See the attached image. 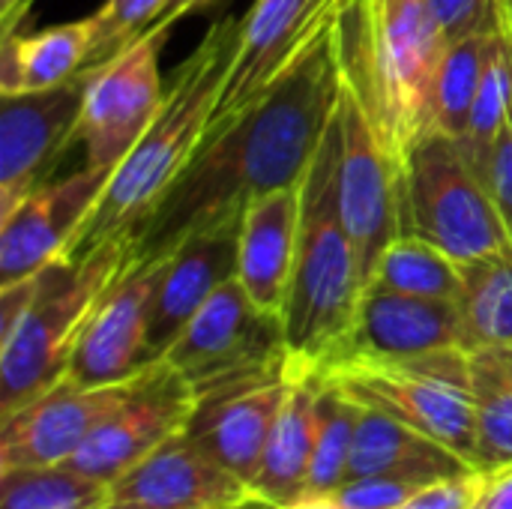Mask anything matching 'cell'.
<instances>
[{
    "instance_id": "obj_1",
    "label": "cell",
    "mask_w": 512,
    "mask_h": 509,
    "mask_svg": "<svg viewBox=\"0 0 512 509\" xmlns=\"http://www.w3.org/2000/svg\"><path fill=\"white\" fill-rule=\"evenodd\" d=\"M342 75L330 39L261 102L210 132L183 174L135 231L138 261L165 258L192 234L228 219L273 189L300 186L336 120Z\"/></svg>"
},
{
    "instance_id": "obj_2",
    "label": "cell",
    "mask_w": 512,
    "mask_h": 509,
    "mask_svg": "<svg viewBox=\"0 0 512 509\" xmlns=\"http://www.w3.org/2000/svg\"><path fill=\"white\" fill-rule=\"evenodd\" d=\"M447 36L429 0H345L333 24L342 87L360 102L399 177L429 132Z\"/></svg>"
},
{
    "instance_id": "obj_3",
    "label": "cell",
    "mask_w": 512,
    "mask_h": 509,
    "mask_svg": "<svg viewBox=\"0 0 512 509\" xmlns=\"http://www.w3.org/2000/svg\"><path fill=\"white\" fill-rule=\"evenodd\" d=\"M237 24L240 21L231 15L219 18L201 36L195 51L174 69L159 114L141 141L129 150V156L114 168L78 249H87L114 234H135L171 189V183L192 162L213 126L216 102L222 96L237 42Z\"/></svg>"
},
{
    "instance_id": "obj_4",
    "label": "cell",
    "mask_w": 512,
    "mask_h": 509,
    "mask_svg": "<svg viewBox=\"0 0 512 509\" xmlns=\"http://www.w3.org/2000/svg\"><path fill=\"white\" fill-rule=\"evenodd\" d=\"M366 279L336 210V120L303 183V231L282 312L285 363L294 372L330 369L348 345Z\"/></svg>"
},
{
    "instance_id": "obj_5",
    "label": "cell",
    "mask_w": 512,
    "mask_h": 509,
    "mask_svg": "<svg viewBox=\"0 0 512 509\" xmlns=\"http://www.w3.org/2000/svg\"><path fill=\"white\" fill-rule=\"evenodd\" d=\"M135 234H114L48 264L36 297L0 342V417L66 378L72 351L105 291L135 264Z\"/></svg>"
},
{
    "instance_id": "obj_6",
    "label": "cell",
    "mask_w": 512,
    "mask_h": 509,
    "mask_svg": "<svg viewBox=\"0 0 512 509\" xmlns=\"http://www.w3.org/2000/svg\"><path fill=\"white\" fill-rule=\"evenodd\" d=\"M363 408L435 438L477 468V420L471 360L465 348H444L396 360H342L318 372Z\"/></svg>"
},
{
    "instance_id": "obj_7",
    "label": "cell",
    "mask_w": 512,
    "mask_h": 509,
    "mask_svg": "<svg viewBox=\"0 0 512 509\" xmlns=\"http://www.w3.org/2000/svg\"><path fill=\"white\" fill-rule=\"evenodd\" d=\"M402 222L444 249L459 264L512 252L504 222L486 180L471 168L453 138L423 135L402 168Z\"/></svg>"
},
{
    "instance_id": "obj_8",
    "label": "cell",
    "mask_w": 512,
    "mask_h": 509,
    "mask_svg": "<svg viewBox=\"0 0 512 509\" xmlns=\"http://www.w3.org/2000/svg\"><path fill=\"white\" fill-rule=\"evenodd\" d=\"M342 6L345 0H255L237 24L210 132L237 120L315 54L330 39Z\"/></svg>"
},
{
    "instance_id": "obj_9",
    "label": "cell",
    "mask_w": 512,
    "mask_h": 509,
    "mask_svg": "<svg viewBox=\"0 0 512 509\" xmlns=\"http://www.w3.org/2000/svg\"><path fill=\"white\" fill-rule=\"evenodd\" d=\"M171 27L159 18L120 54L84 69L78 144L87 168L114 171L159 114L165 99L159 51Z\"/></svg>"
},
{
    "instance_id": "obj_10",
    "label": "cell",
    "mask_w": 512,
    "mask_h": 509,
    "mask_svg": "<svg viewBox=\"0 0 512 509\" xmlns=\"http://www.w3.org/2000/svg\"><path fill=\"white\" fill-rule=\"evenodd\" d=\"M282 357V321L264 315L249 300L240 279L231 276L195 312L162 360L201 396L219 384L264 372Z\"/></svg>"
},
{
    "instance_id": "obj_11",
    "label": "cell",
    "mask_w": 512,
    "mask_h": 509,
    "mask_svg": "<svg viewBox=\"0 0 512 509\" xmlns=\"http://www.w3.org/2000/svg\"><path fill=\"white\" fill-rule=\"evenodd\" d=\"M336 210L369 279L381 252L405 234L402 177L345 87L336 111Z\"/></svg>"
},
{
    "instance_id": "obj_12",
    "label": "cell",
    "mask_w": 512,
    "mask_h": 509,
    "mask_svg": "<svg viewBox=\"0 0 512 509\" xmlns=\"http://www.w3.org/2000/svg\"><path fill=\"white\" fill-rule=\"evenodd\" d=\"M195 405L198 396L192 384L159 360L138 378L129 399L90 432L66 468L111 486L171 435L183 432Z\"/></svg>"
},
{
    "instance_id": "obj_13",
    "label": "cell",
    "mask_w": 512,
    "mask_h": 509,
    "mask_svg": "<svg viewBox=\"0 0 512 509\" xmlns=\"http://www.w3.org/2000/svg\"><path fill=\"white\" fill-rule=\"evenodd\" d=\"M114 171L81 168L33 189L0 219V285L18 282L75 255Z\"/></svg>"
},
{
    "instance_id": "obj_14",
    "label": "cell",
    "mask_w": 512,
    "mask_h": 509,
    "mask_svg": "<svg viewBox=\"0 0 512 509\" xmlns=\"http://www.w3.org/2000/svg\"><path fill=\"white\" fill-rule=\"evenodd\" d=\"M288 390L291 375L282 357L264 372L201 393L183 432L252 492Z\"/></svg>"
},
{
    "instance_id": "obj_15",
    "label": "cell",
    "mask_w": 512,
    "mask_h": 509,
    "mask_svg": "<svg viewBox=\"0 0 512 509\" xmlns=\"http://www.w3.org/2000/svg\"><path fill=\"white\" fill-rule=\"evenodd\" d=\"M81 102L84 72L54 90L0 96V219L48 183L45 174L78 141Z\"/></svg>"
},
{
    "instance_id": "obj_16",
    "label": "cell",
    "mask_w": 512,
    "mask_h": 509,
    "mask_svg": "<svg viewBox=\"0 0 512 509\" xmlns=\"http://www.w3.org/2000/svg\"><path fill=\"white\" fill-rule=\"evenodd\" d=\"M165 261L168 255L147 261L135 258V264L105 291L72 351L66 369V378L72 384H123L153 366L147 348V321Z\"/></svg>"
},
{
    "instance_id": "obj_17",
    "label": "cell",
    "mask_w": 512,
    "mask_h": 509,
    "mask_svg": "<svg viewBox=\"0 0 512 509\" xmlns=\"http://www.w3.org/2000/svg\"><path fill=\"white\" fill-rule=\"evenodd\" d=\"M138 378L108 387H81L63 378L24 408L0 417V474L66 465L90 432L129 399Z\"/></svg>"
},
{
    "instance_id": "obj_18",
    "label": "cell",
    "mask_w": 512,
    "mask_h": 509,
    "mask_svg": "<svg viewBox=\"0 0 512 509\" xmlns=\"http://www.w3.org/2000/svg\"><path fill=\"white\" fill-rule=\"evenodd\" d=\"M237 234L240 219H228L192 234L174 252H168L147 321V348L153 363L165 357V351L213 297V291L237 276Z\"/></svg>"
},
{
    "instance_id": "obj_19",
    "label": "cell",
    "mask_w": 512,
    "mask_h": 509,
    "mask_svg": "<svg viewBox=\"0 0 512 509\" xmlns=\"http://www.w3.org/2000/svg\"><path fill=\"white\" fill-rule=\"evenodd\" d=\"M444 348H462V312L456 300H429L366 285L354 330L336 363L354 357L396 360Z\"/></svg>"
},
{
    "instance_id": "obj_20",
    "label": "cell",
    "mask_w": 512,
    "mask_h": 509,
    "mask_svg": "<svg viewBox=\"0 0 512 509\" xmlns=\"http://www.w3.org/2000/svg\"><path fill=\"white\" fill-rule=\"evenodd\" d=\"M249 495V486L192 444L186 432L171 435L111 483L114 501L150 509H234Z\"/></svg>"
},
{
    "instance_id": "obj_21",
    "label": "cell",
    "mask_w": 512,
    "mask_h": 509,
    "mask_svg": "<svg viewBox=\"0 0 512 509\" xmlns=\"http://www.w3.org/2000/svg\"><path fill=\"white\" fill-rule=\"evenodd\" d=\"M306 183V180H303ZM303 183L264 192L243 207L237 234V279L249 300L282 321L303 231Z\"/></svg>"
},
{
    "instance_id": "obj_22",
    "label": "cell",
    "mask_w": 512,
    "mask_h": 509,
    "mask_svg": "<svg viewBox=\"0 0 512 509\" xmlns=\"http://www.w3.org/2000/svg\"><path fill=\"white\" fill-rule=\"evenodd\" d=\"M471 471H477V468L468 465L450 447L438 444L435 438L399 423L390 414L360 405L348 480L408 477V480H420V483H435V480L462 477Z\"/></svg>"
},
{
    "instance_id": "obj_23",
    "label": "cell",
    "mask_w": 512,
    "mask_h": 509,
    "mask_svg": "<svg viewBox=\"0 0 512 509\" xmlns=\"http://www.w3.org/2000/svg\"><path fill=\"white\" fill-rule=\"evenodd\" d=\"M288 366V363H285ZM291 390L267 441L258 477L252 483V495L276 504L291 507L306 498L309 468L318 441V396H321V375L318 372H294Z\"/></svg>"
},
{
    "instance_id": "obj_24",
    "label": "cell",
    "mask_w": 512,
    "mask_h": 509,
    "mask_svg": "<svg viewBox=\"0 0 512 509\" xmlns=\"http://www.w3.org/2000/svg\"><path fill=\"white\" fill-rule=\"evenodd\" d=\"M90 21H69L0 39V96L54 90L87 69Z\"/></svg>"
},
{
    "instance_id": "obj_25",
    "label": "cell",
    "mask_w": 512,
    "mask_h": 509,
    "mask_svg": "<svg viewBox=\"0 0 512 509\" xmlns=\"http://www.w3.org/2000/svg\"><path fill=\"white\" fill-rule=\"evenodd\" d=\"M471 396L477 420V471L495 474L512 468V348H474Z\"/></svg>"
},
{
    "instance_id": "obj_26",
    "label": "cell",
    "mask_w": 512,
    "mask_h": 509,
    "mask_svg": "<svg viewBox=\"0 0 512 509\" xmlns=\"http://www.w3.org/2000/svg\"><path fill=\"white\" fill-rule=\"evenodd\" d=\"M462 348H512V252L462 264Z\"/></svg>"
},
{
    "instance_id": "obj_27",
    "label": "cell",
    "mask_w": 512,
    "mask_h": 509,
    "mask_svg": "<svg viewBox=\"0 0 512 509\" xmlns=\"http://www.w3.org/2000/svg\"><path fill=\"white\" fill-rule=\"evenodd\" d=\"M366 285L411 294V297H429V300H456L462 297V264L450 258L435 243L417 237V234H399L375 261Z\"/></svg>"
},
{
    "instance_id": "obj_28",
    "label": "cell",
    "mask_w": 512,
    "mask_h": 509,
    "mask_svg": "<svg viewBox=\"0 0 512 509\" xmlns=\"http://www.w3.org/2000/svg\"><path fill=\"white\" fill-rule=\"evenodd\" d=\"M492 39H495V30L462 36L447 45V51L438 63V72H435V84H432L429 132L462 141L483 72H486Z\"/></svg>"
},
{
    "instance_id": "obj_29",
    "label": "cell",
    "mask_w": 512,
    "mask_h": 509,
    "mask_svg": "<svg viewBox=\"0 0 512 509\" xmlns=\"http://www.w3.org/2000/svg\"><path fill=\"white\" fill-rule=\"evenodd\" d=\"M512 114V36L510 30L498 21L495 39H492V51L486 60V72L465 126V135L459 144V150L465 153V159L471 162V168L486 180V165L492 156V147L498 141V135L504 132L507 120Z\"/></svg>"
},
{
    "instance_id": "obj_30",
    "label": "cell",
    "mask_w": 512,
    "mask_h": 509,
    "mask_svg": "<svg viewBox=\"0 0 512 509\" xmlns=\"http://www.w3.org/2000/svg\"><path fill=\"white\" fill-rule=\"evenodd\" d=\"M111 486L66 465L15 468L0 477V509H102Z\"/></svg>"
},
{
    "instance_id": "obj_31",
    "label": "cell",
    "mask_w": 512,
    "mask_h": 509,
    "mask_svg": "<svg viewBox=\"0 0 512 509\" xmlns=\"http://www.w3.org/2000/svg\"><path fill=\"white\" fill-rule=\"evenodd\" d=\"M360 420V405L345 396L336 384L321 378L318 396V441L309 468V495H336L348 483V465L354 450V432Z\"/></svg>"
},
{
    "instance_id": "obj_32",
    "label": "cell",
    "mask_w": 512,
    "mask_h": 509,
    "mask_svg": "<svg viewBox=\"0 0 512 509\" xmlns=\"http://www.w3.org/2000/svg\"><path fill=\"white\" fill-rule=\"evenodd\" d=\"M171 0H105L90 21V57L87 69L111 60L126 45H132L144 30H150L165 12Z\"/></svg>"
},
{
    "instance_id": "obj_33",
    "label": "cell",
    "mask_w": 512,
    "mask_h": 509,
    "mask_svg": "<svg viewBox=\"0 0 512 509\" xmlns=\"http://www.w3.org/2000/svg\"><path fill=\"white\" fill-rule=\"evenodd\" d=\"M423 486L429 483L408 477H357L348 480L333 498L348 509H399Z\"/></svg>"
},
{
    "instance_id": "obj_34",
    "label": "cell",
    "mask_w": 512,
    "mask_h": 509,
    "mask_svg": "<svg viewBox=\"0 0 512 509\" xmlns=\"http://www.w3.org/2000/svg\"><path fill=\"white\" fill-rule=\"evenodd\" d=\"M447 42L498 30V0H429Z\"/></svg>"
},
{
    "instance_id": "obj_35",
    "label": "cell",
    "mask_w": 512,
    "mask_h": 509,
    "mask_svg": "<svg viewBox=\"0 0 512 509\" xmlns=\"http://www.w3.org/2000/svg\"><path fill=\"white\" fill-rule=\"evenodd\" d=\"M480 489H483V474L471 471L462 477H447V480H435L423 486L399 509H471Z\"/></svg>"
},
{
    "instance_id": "obj_36",
    "label": "cell",
    "mask_w": 512,
    "mask_h": 509,
    "mask_svg": "<svg viewBox=\"0 0 512 509\" xmlns=\"http://www.w3.org/2000/svg\"><path fill=\"white\" fill-rule=\"evenodd\" d=\"M486 186L495 195V204L512 234V114L492 147V156L486 165Z\"/></svg>"
},
{
    "instance_id": "obj_37",
    "label": "cell",
    "mask_w": 512,
    "mask_h": 509,
    "mask_svg": "<svg viewBox=\"0 0 512 509\" xmlns=\"http://www.w3.org/2000/svg\"><path fill=\"white\" fill-rule=\"evenodd\" d=\"M39 276H42V270L33 276H24L18 282L0 285V342L12 336V330L18 327V321L30 309L36 288H39Z\"/></svg>"
},
{
    "instance_id": "obj_38",
    "label": "cell",
    "mask_w": 512,
    "mask_h": 509,
    "mask_svg": "<svg viewBox=\"0 0 512 509\" xmlns=\"http://www.w3.org/2000/svg\"><path fill=\"white\" fill-rule=\"evenodd\" d=\"M471 509H512V468L483 474V489Z\"/></svg>"
},
{
    "instance_id": "obj_39",
    "label": "cell",
    "mask_w": 512,
    "mask_h": 509,
    "mask_svg": "<svg viewBox=\"0 0 512 509\" xmlns=\"http://www.w3.org/2000/svg\"><path fill=\"white\" fill-rule=\"evenodd\" d=\"M33 0H0V39L18 33V24L24 21Z\"/></svg>"
},
{
    "instance_id": "obj_40",
    "label": "cell",
    "mask_w": 512,
    "mask_h": 509,
    "mask_svg": "<svg viewBox=\"0 0 512 509\" xmlns=\"http://www.w3.org/2000/svg\"><path fill=\"white\" fill-rule=\"evenodd\" d=\"M219 3H222V0H171V6H168V12L162 15V21L174 24V21H180L183 15L207 12V9H213V6H219Z\"/></svg>"
},
{
    "instance_id": "obj_41",
    "label": "cell",
    "mask_w": 512,
    "mask_h": 509,
    "mask_svg": "<svg viewBox=\"0 0 512 509\" xmlns=\"http://www.w3.org/2000/svg\"><path fill=\"white\" fill-rule=\"evenodd\" d=\"M282 509H348V507H342L333 495H309V498H300L297 504H291V507H282Z\"/></svg>"
},
{
    "instance_id": "obj_42",
    "label": "cell",
    "mask_w": 512,
    "mask_h": 509,
    "mask_svg": "<svg viewBox=\"0 0 512 509\" xmlns=\"http://www.w3.org/2000/svg\"><path fill=\"white\" fill-rule=\"evenodd\" d=\"M498 21L510 30L512 36V0H498Z\"/></svg>"
},
{
    "instance_id": "obj_43",
    "label": "cell",
    "mask_w": 512,
    "mask_h": 509,
    "mask_svg": "<svg viewBox=\"0 0 512 509\" xmlns=\"http://www.w3.org/2000/svg\"><path fill=\"white\" fill-rule=\"evenodd\" d=\"M237 509H279L276 504H270V501H264V498H258V495H249L243 504Z\"/></svg>"
},
{
    "instance_id": "obj_44",
    "label": "cell",
    "mask_w": 512,
    "mask_h": 509,
    "mask_svg": "<svg viewBox=\"0 0 512 509\" xmlns=\"http://www.w3.org/2000/svg\"><path fill=\"white\" fill-rule=\"evenodd\" d=\"M102 509H150V507H141V504H129V501H114V498H111V501H108V504H105Z\"/></svg>"
},
{
    "instance_id": "obj_45",
    "label": "cell",
    "mask_w": 512,
    "mask_h": 509,
    "mask_svg": "<svg viewBox=\"0 0 512 509\" xmlns=\"http://www.w3.org/2000/svg\"><path fill=\"white\" fill-rule=\"evenodd\" d=\"M234 509H237V507H234Z\"/></svg>"
}]
</instances>
